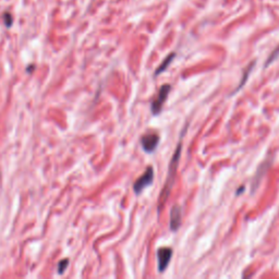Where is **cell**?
<instances>
[{
    "label": "cell",
    "mask_w": 279,
    "mask_h": 279,
    "mask_svg": "<svg viewBox=\"0 0 279 279\" xmlns=\"http://www.w3.org/2000/svg\"><path fill=\"white\" fill-rule=\"evenodd\" d=\"M181 151H182V142L180 141L178 143L177 148H175V151L174 153L173 158H172V160H170L167 178H166V181H165V186L160 191V195H159V199H158V205H157V210H158V213H160V210H163L165 204L167 203L170 193H172L174 182V178H175V174H177L180 156H181Z\"/></svg>",
    "instance_id": "6da1fadb"
},
{
    "label": "cell",
    "mask_w": 279,
    "mask_h": 279,
    "mask_svg": "<svg viewBox=\"0 0 279 279\" xmlns=\"http://www.w3.org/2000/svg\"><path fill=\"white\" fill-rule=\"evenodd\" d=\"M153 180H154V169L153 167H147L144 174L140 177L136 182L133 184V190L137 194H140L144 189L147 188L148 186H151Z\"/></svg>",
    "instance_id": "7a4b0ae2"
},
{
    "label": "cell",
    "mask_w": 279,
    "mask_h": 279,
    "mask_svg": "<svg viewBox=\"0 0 279 279\" xmlns=\"http://www.w3.org/2000/svg\"><path fill=\"white\" fill-rule=\"evenodd\" d=\"M170 89H172V87H170L169 84H164L163 87H160L159 92H158V95L155 98L154 101L152 103V112L154 115H158L160 110L163 109V106L165 104V102L167 101V97H168V94L170 92Z\"/></svg>",
    "instance_id": "3957f363"
},
{
    "label": "cell",
    "mask_w": 279,
    "mask_h": 279,
    "mask_svg": "<svg viewBox=\"0 0 279 279\" xmlns=\"http://www.w3.org/2000/svg\"><path fill=\"white\" fill-rule=\"evenodd\" d=\"M173 258V249L168 246L159 247L157 251V261H158V271L159 273H164L166 268L168 267L170 260Z\"/></svg>",
    "instance_id": "277c9868"
},
{
    "label": "cell",
    "mask_w": 279,
    "mask_h": 279,
    "mask_svg": "<svg viewBox=\"0 0 279 279\" xmlns=\"http://www.w3.org/2000/svg\"><path fill=\"white\" fill-rule=\"evenodd\" d=\"M159 143V136L155 132H148L144 134L141 139L143 150L146 153H153Z\"/></svg>",
    "instance_id": "5b68a950"
},
{
    "label": "cell",
    "mask_w": 279,
    "mask_h": 279,
    "mask_svg": "<svg viewBox=\"0 0 279 279\" xmlns=\"http://www.w3.org/2000/svg\"><path fill=\"white\" fill-rule=\"evenodd\" d=\"M181 219H182V211L181 208L179 205H174L172 211H170V229L172 231H177L181 226Z\"/></svg>",
    "instance_id": "8992f818"
},
{
    "label": "cell",
    "mask_w": 279,
    "mask_h": 279,
    "mask_svg": "<svg viewBox=\"0 0 279 279\" xmlns=\"http://www.w3.org/2000/svg\"><path fill=\"white\" fill-rule=\"evenodd\" d=\"M175 57V53H172V55H169L166 59L161 62V65L157 68V70L155 71V76H157L158 74H160L161 72H164L166 69L168 68V66L172 64V61L174 60V58Z\"/></svg>",
    "instance_id": "52a82bcc"
},
{
    "label": "cell",
    "mask_w": 279,
    "mask_h": 279,
    "mask_svg": "<svg viewBox=\"0 0 279 279\" xmlns=\"http://www.w3.org/2000/svg\"><path fill=\"white\" fill-rule=\"evenodd\" d=\"M253 66H254V62H252V64L247 67V68L245 69V71H244V76H242V81H241V83L238 85V87L236 88V91H235V93L237 92V91H239V89L244 87V85L245 84V82H246V80H247V78H249V75H250V73H251V71H252V68H253Z\"/></svg>",
    "instance_id": "ba28073f"
},
{
    "label": "cell",
    "mask_w": 279,
    "mask_h": 279,
    "mask_svg": "<svg viewBox=\"0 0 279 279\" xmlns=\"http://www.w3.org/2000/svg\"><path fill=\"white\" fill-rule=\"evenodd\" d=\"M67 266H68V260L61 261V262L59 263V265H58V272L64 273L65 269L67 268Z\"/></svg>",
    "instance_id": "9c48e42d"
},
{
    "label": "cell",
    "mask_w": 279,
    "mask_h": 279,
    "mask_svg": "<svg viewBox=\"0 0 279 279\" xmlns=\"http://www.w3.org/2000/svg\"><path fill=\"white\" fill-rule=\"evenodd\" d=\"M4 19H6V24H7V26H10L11 23H12V17H11V16L9 15V13H6V15H4Z\"/></svg>",
    "instance_id": "30bf717a"
},
{
    "label": "cell",
    "mask_w": 279,
    "mask_h": 279,
    "mask_svg": "<svg viewBox=\"0 0 279 279\" xmlns=\"http://www.w3.org/2000/svg\"><path fill=\"white\" fill-rule=\"evenodd\" d=\"M244 187H241V189H238V191H237V194H239V193H241L240 191H244Z\"/></svg>",
    "instance_id": "8fae6325"
}]
</instances>
